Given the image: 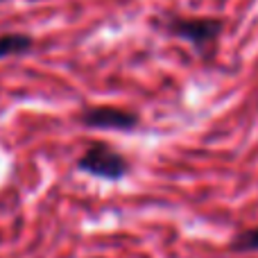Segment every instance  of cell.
<instances>
[{"mask_svg": "<svg viewBox=\"0 0 258 258\" xmlns=\"http://www.w3.org/2000/svg\"><path fill=\"white\" fill-rule=\"evenodd\" d=\"M159 27L165 34L174 39H183L197 50H206L222 32L220 18H181V16H165L159 21Z\"/></svg>", "mask_w": 258, "mask_h": 258, "instance_id": "cell-2", "label": "cell"}, {"mask_svg": "<svg viewBox=\"0 0 258 258\" xmlns=\"http://www.w3.org/2000/svg\"><path fill=\"white\" fill-rule=\"evenodd\" d=\"M0 3H5V0H0Z\"/></svg>", "mask_w": 258, "mask_h": 258, "instance_id": "cell-6", "label": "cell"}, {"mask_svg": "<svg viewBox=\"0 0 258 258\" xmlns=\"http://www.w3.org/2000/svg\"><path fill=\"white\" fill-rule=\"evenodd\" d=\"M32 43H34V41H32V36H27V34H3L0 36V59L30 52Z\"/></svg>", "mask_w": 258, "mask_h": 258, "instance_id": "cell-4", "label": "cell"}, {"mask_svg": "<svg viewBox=\"0 0 258 258\" xmlns=\"http://www.w3.org/2000/svg\"><path fill=\"white\" fill-rule=\"evenodd\" d=\"M77 170L104 181H120L132 172V163L125 154L116 152L102 141L91 143V147L77 159Z\"/></svg>", "mask_w": 258, "mask_h": 258, "instance_id": "cell-1", "label": "cell"}, {"mask_svg": "<svg viewBox=\"0 0 258 258\" xmlns=\"http://www.w3.org/2000/svg\"><path fill=\"white\" fill-rule=\"evenodd\" d=\"M77 122L89 129H104V132H134L141 120L134 111L120 107H86L77 116Z\"/></svg>", "mask_w": 258, "mask_h": 258, "instance_id": "cell-3", "label": "cell"}, {"mask_svg": "<svg viewBox=\"0 0 258 258\" xmlns=\"http://www.w3.org/2000/svg\"><path fill=\"white\" fill-rule=\"evenodd\" d=\"M229 249H231L233 254H251V251H258V227L238 233L231 240Z\"/></svg>", "mask_w": 258, "mask_h": 258, "instance_id": "cell-5", "label": "cell"}]
</instances>
